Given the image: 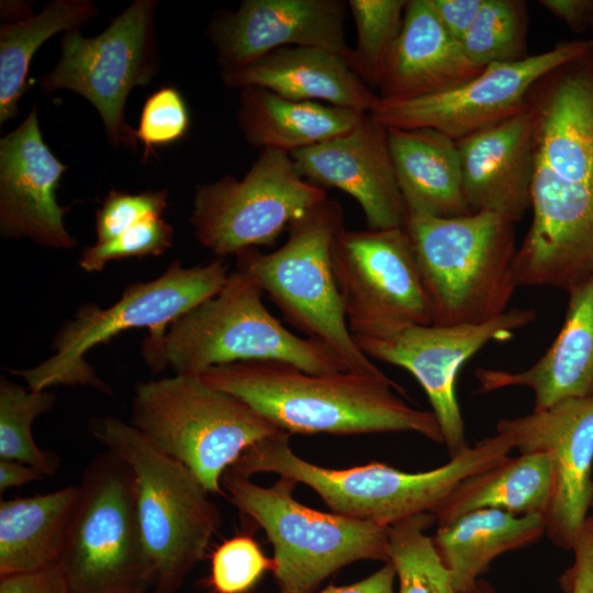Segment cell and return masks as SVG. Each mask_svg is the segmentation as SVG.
<instances>
[{
  "instance_id": "obj_1",
  "label": "cell",
  "mask_w": 593,
  "mask_h": 593,
  "mask_svg": "<svg viewBox=\"0 0 593 593\" xmlns=\"http://www.w3.org/2000/svg\"><path fill=\"white\" fill-rule=\"evenodd\" d=\"M532 222L514 261L516 287L566 290L593 278V43L538 79Z\"/></svg>"
},
{
  "instance_id": "obj_2",
  "label": "cell",
  "mask_w": 593,
  "mask_h": 593,
  "mask_svg": "<svg viewBox=\"0 0 593 593\" xmlns=\"http://www.w3.org/2000/svg\"><path fill=\"white\" fill-rule=\"evenodd\" d=\"M200 378L290 435L404 432L444 444L433 412L403 400L404 390L385 373L315 374L284 362L246 361L210 368Z\"/></svg>"
},
{
  "instance_id": "obj_3",
  "label": "cell",
  "mask_w": 593,
  "mask_h": 593,
  "mask_svg": "<svg viewBox=\"0 0 593 593\" xmlns=\"http://www.w3.org/2000/svg\"><path fill=\"white\" fill-rule=\"evenodd\" d=\"M290 436L280 430L255 443L227 470L249 478L275 473L291 479L315 491L332 513L388 527L414 515L435 514L463 480L501 463L513 449L496 434L427 471L406 472L382 462L329 469L294 454Z\"/></svg>"
},
{
  "instance_id": "obj_4",
  "label": "cell",
  "mask_w": 593,
  "mask_h": 593,
  "mask_svg": "<svg viewBox=\"0 0 593 593\" xmlns=\"http://www.w3.org/2000/svg\"><path fill=\"white\" fill-rule=\"evenodd\" d=\"M262 295L246 273H230L215 295L174 321L160 338H146L145 361L155 372L169 366L176 374L191 377L246 361L284 362L315 374L348 371L327 346L287 329Z\"/></svg>"
},
{
  "instance_id": "obj_5",
  "label": "cell",
  "mask_w": 593,
  "mask_h": 593,
  "mask_svg": "<svg viewBox=\"0 0 593 593\" xmlns=\"http://www.w3.org/2000/svg\"><path fill=\"white\" fill-rule=\"evenodd\" d=\"M515 223L496 213L439 217L406 212L432 324H479L497 317L517 289Z\"/></svg>"
},
{
  "instance_id": "obj_6",
  "label": "cell",
  "mask_w": 593,
  "mask_h": 593,
  "mask_svg": "<svg viewBox=\"0 0 593 593\" xmlns=\"http://www.w3.org/2000/svg\"><path fill=\"white\" fill-rule=\"evenodd\" d=\"M89 432L133 471L154 591L176 593L221 526V514L199 479L130 423L92 418Z\"/></svg>"
},
{
  "instance_id": "obj_7",
  "label": "cell",
  "mask_w": 593,
  "mask_h": 593,
  "mask_svg": "<svg viewBox=\"0 0 593 593\" xmlns=\"http://www.w3.org/2000/svg\"><path fill=\"white\" fill-rule=\"evenodd\" d=\"M344 227L342 205L327 198L290 223L277 250L237 254V270L258 284L291 326L327 346L348 371L381 374L349 331L334 277L331 250Z\"/></svg>"
},
{
  "instance_id": "obj_8",
  "label": "cell",
  "mask_w": 593,
  "mask_h": 593,
  "mask_svg": "<svg viewBox=\"0 0 593 593\" xmlns=\"http://www.w3.org/2000/svg\"><path fill=\"white\" fill-rule=\"evenodd\" d=\"M222 489L273 547L279 593H313L329 575L362 560L390 562L389 527L311 508L293 496L296 485L279 477L262 486L226 470Z\"/></svg>"
},
{
  "instance_id": "obj_9",
  "label": "cell",
  "mask_w": 593,
  "mask_h": 593,
  "mask_svg": "<svg viewBox=\"0 0 593 593\" xmlns=\"http://www.w3.org/2000/svg\"><path fill=\"white\" fill-rule=\"evenodd\" d=\"M130 424L210 494L223 493V474L249 446L280 432L240 399L179 374L137 383Z\"/></svg>"
},
{
  "instance_id": "obj_10",
  "label": "cell",
  "mask_w": 593,
  "mask_h": 593,
  "mask_svg": "<svg viewBox=\"0 0 593 593\" xmlns=\"http://www.w3.org/2000/svg\"><path fill=\"white\" fill-rule=\"evenodd\" d=\"M227 268L223 258L193 267L176 260L159 277L127 286L109 307L83 304L57 332L51 357L11 372L35 391L81 385L112 394L111 387L86 360L88 351L133 328L146 327L147 338H160L174 321L221 290L230 275Z\"/></svg>"
},
{
  "instance_id": "obj_11",
  "label": "cell",
  "mask_w": 593,
  "mask_h": 593,
  "mask_svg": "<svg viewBox=\"0 0 593 593\" xmlns=\"http://www.w3.org/2000/svg\"><path fill=\"white\" fill-rule=\"evenodd\" d=\"M60 558L70 593H145L154 585L130 466L107 450L83 470Z\"/></svg>"
},
{
  "instance_id": "obj_12",
  "label": "cell",
  "mask_w": 593,
  "mask_h": 593,
  "mask_svg": "<svg viewBox=\"0 0 593 593\" xmlns=\"http://www.w3.org/2000/svg\"><path fill=\"white\" fill-rule=\"evenodd\" d=\"M157 3L133 1L93 37L80 31L65 33L57 64L38 82L46 93L66 89L89 101L112 146L135 149L138 144L125 120V105L131 91L148 86L159 71Z\"/></svg>"
},
{
  "instance_id": "obj_13",
  "label": "cell",
  "mask_w": 593,
  "mask_h": 593,
  "mask_svg": "<svg viewBox=\"0 0 593 593\" xmlns=\"http://www.w3.org/2000/svg\"><path fill=\"white\" fill-rule=\"evenodd\" d=\"M327 199L296 171L290 154L262 149L242 179L224 176L197 186L190 224L219 258L272 246L290 223Z\"/></svg>"
},
{
  "instance_id": "obj_14",
  "label": "cell",
  "mask_w": 593,
  "mask_h": 593,
  "mask_svg": "<svg viewBox=\"0 0 593 593\" xmlns=\"http://www.w3.org/2000/svg\"><path fill=\"white\" fill-rule=\"evenodd\" d=\"M334 277L355 340L390 339L432 314L410 238L403 227L336 235Z\"/></svg>"
},
{
  "instance_id": "obj_15",
  "label": "cell",
  "mask_w": 593,
  "mask_h": 593,
  "mask_svg": "<svg viewBox=\"0 0 593 593\" xmlns=\"http://www.w3.org/2000/svg\"><path fill=\"white\" fill-rule=\"evenodd\" d=\"M592 43L566 41L519 61L491 64L472 80L438 94L406 101L379 98L369 113L387 128H432L457 142L521 113L538 79Z\"/></svg>"
},
{
  "instance_id": "obj_16",
  "label": "cell",
  "mask_w": 593,
  "mask_h": 593,
  "mask_svg": "<svg viewBox=\"0 0 593 593\" xmlns=\"http://www.w3.org/2000/svg\"><path fill=\"white\" fill-rule=\"evenodd\" d=\"M535 317L532 309H512L484 323L417 325L390 339L356 343L368 357L404 368L419 382L451 458L470 447L456 392L460 368L486 344L511 339Z\"/></svg>"
},
{
  "instance_id": "obj_17",
  "label": "cell",
  "mask_w": 593,
  "mask_h": 593,
  "mask_svg": "<svg viewBox=\"0 0 593 593\" xmlns=\"http://www.w3.org/2000/svg\"><path fill=\"white\" fill-rule=\"evenodd\" d=\"M496 433L519 454L548 455L553 493L544 517L545 535L553 545L571 549L592 503L593 399H564L542 411L500 418Z\"/></svg>"
},
{
  "instance_id": "obj_18",
  "label": "cell",
  "mask_w": 593,
  "mask_h": 593,
  "mask_svg": "<svg viewBox=\"0 0 593 593\" xmlns=\"http://www.w3.org/2000/svg\"><path fill=\"white\" fill-rule=\"evenodd\" d=\"M343 0H244L235 11L222 9L210 20L206 35L221 71L242 68L287 46L315 47L343 56Z\"/></svg>"
},
{
  "instance_id": "obj_19",
  "label": "cell",
  "mask_w": 593,
  "mask_h": 593,
  "mask_svg": "<svg viewBox=\"0 0 593 593\" xmlns=\"http://www.w3.org/2000/svg\"><path fill=\"white\" fill-rule=\"evenodd\" d=\"M67 166L48 148L34 104L24 121L0 138V234L29 238L54 249H70L76 239L56 191Z\"/></svg>"
},
{
  "instance_id": "obj_20",
  "label": "cell",
  "mask_w": 593,
  "mask_h": 593,
  "mask_svg": "<svg viewBox=\"0 0 593 593\" xmlns=\"http://www.w3.org/2000/svg\"><path fill=\"white\" fill-rule=\"evenodd\" d=\"M290 156L305 180L353 197L370 230L403 227L406 208L391 158L388 128L369 112L351 131Z\"/></svg>"
},
{
  "instance_id": "obj_21",
  "label": "cell",
  "mask_w": 593,
  "mask_h": 593,
  "mask_svg": "<svg viewBox=\"0 0 593 593\" xmlns=\"http://www.w3.org/2000/svg\"><path fill=\"white\" fill-rule=\"evenodd\" d=\"M456 143L471 213L492 212L519 222L532 205L535 169L534 122L527 105Z\"/></svg>"
},
{
  "instance_id": "obj_22",
  "label": "cell",
  "mask_w": 593,
  "mask_h": 593,
  "mask_svg": "<svg viewBox=\"0 0 593 593\" xmlns=\"http://www.w3.org/2000/svg\"><path fill=\"white\" fill-rule=\"evenodd\" d=\"M483 70L445 29L429 0H407L376 89L381 100H413L455 89Z\"/></svg>"
},
{
  "instance_id": "obj_23",
  "label": "cell",
  "mask_w": 593,
  "mask_h": 593,
  "mask_svg": "<svg viewBox=\"0 0 593 593\" xmlns=\"http://www.w3.org/2000/svg\"><path fill=\"white\" fill-rule=\"evenodd\" d=\"M568 294L563 325L545 354L521 371L477 369L478 392L528 388L534 412L564 399H593V278Z\"/></svg>"
},
{
  "instance_id": "obj_24",
  "label": "cell",
  "mask_w": 593,
  "mask_h": 593,
  "mask_svg": "<svg viewBox=\"0 0 593 593\" xmlns=\"http://www.w3.org/2000/svg\"><path fill=\"white\" fill-rule=\"evenodd\" d=\"M231 88L257 87L296 101L326 102L370 112L379 97L333 52L287 46L235 70L221 71Z\"/></svg>"
},
{
  "instance_id": "obj_25",
  "label": "cell",
  "mask_w": 593,
  "mask_h": 593,
  "mask_svg": "<svg viewBox=\"0 0 593 593\" xmlns=\"http://www.w3.org/2000/svg\"><path fill=\"white\" fill-rule=\"evenodd\" d=\"M388 141L406 212L439 217L471 213L456 141L432 128H388Z\"/></svg>"
},
{
  "instance_id": "obj_26",
  "label": "cell",
  "mask_w": 593,
  "mask_h": 593,
  "mask_svg": "<svg viewBox=\"0 0 593 593\" xmlns=\"http://www.w3.org/2000/svg\"><path fill=\"white\" fill-rule=\"evenodd\" d=\"M363 112L312 101H296L269 90L240 89L238 126L254 147L288 154L340 136L360 122Z\"/></svg>"
},
{
  "instance_id": "obj_27",
  "label": "cell",
  "mask_w": 593,
  "mask_h": 593,
  "mask_svg": "<svg viewBox=\"0 0 593 593\" xmlns=\"http://www.w3.org/2000/svg\"><path fill=\"white\" fill-rule=\"evenodd\" d=\"M545 532L542 515L483 508L439 525L432 538L458 593L480 580L495 558L537 541Z\"/></svg>"
},
{
  "instance_id": "obj_28",
  "label": "cell",
  "mask_w": 593,
  "mask_h": 593,
  "mask_svg": "<svg viewBox=\"0 0 593 593\" xmlns=\"http://www.w3.org/2000/svg\"><path fill=\"white\" fill-rule=\"evenodd\" d=\"M79 496L78 485L0 502V577L58 562Z\"/></svg>"
},
{
  "instance_id": "obj_29",
  "label": "cell",
  "mask_w": 593,
  "mask_h": 593,
  "mask_svg": "<svg viewBox=\"0 0 593 593\" xmlns=\"http://www.w3.org/2000/svg\"><path fill=\"white\" fill-rule=\"evenodd\" d=\"M552 493L553 473L548 455L519 454L463 480L434 515L438 526L483 508L545 517Z\"/></svg>"
},
{
  "instance_id": "obj_30",
  "label": "cell",
  "mask_w": 593,
  "mask_h": 593,
  "mask_svg": "<svg viewBox=\"0 0 593 593\" xmlns=\"http://www.w3.org/2000/svg\"><path fill=\"white\" fill-rule=\"evenodd\" d=\"M98 15L91 0H53L40 13L0 26V125L18 115L37 49L60 32L81 31Z\"/></svg>"
},
{
  "instance_id": "obj_31",
  "label": "cell",
  "mask_w": 593,
  "mask_h": 593,
  "mask_svg": "<svg viewBox=\"0 0 593 593\" xmlns=\"http://www.w3.org/2000/svg\"><path fill=\"white\" fill-rule=\"evenodd\" d=\"M432 513L414 515L389 527V555L399 581L396 593H457L451 573L426 532Z\"/></svg>"
},
{
  "instance_id": "obj_32",
  "label": "cell",
  "mask_w": 593,
  "mask_h": 593,
  "mask_svg": "<svg viewBox=\"0 0 593 593\" xmlns=\"http://www.w3.org/2000/svg\"><path fill=\"white\" fill-rule=\"evenodd\" d=\"M56 402L54 393L25 389L11 380L0 379V460L29 465L43 475L56 474L60 460L41 449L32 435L34 419L49 412Z\"/></svg>"
},
{
  "instance_id": "obj_33",
  "label": "cell",
  "mask_w": 593,
  "mask_h": 593,
  "mask_svg": "<svg viewBox=\"0 0 593 593\" xmlns=\"http://www.w3.org/2000/svg\"><path fill=\"white\" fill-rule=\"evenodd\" d=\"M528 13L522 0H484L478 16L461 41L469 59L485 68L491 64L527 58Z\"/></svg>"
},
{
  "instance_id": "obj_34",
  "label": "cell",
  "mask_w": 593,
  "mask_h": 593,
  "mask_svg": "<svg viewBox=\"0 0 593 593\" xmlns=\"http://www.w3.org/2000/svg\"><path fill=\"white\" fill-rule=\"evenodd\" d=\"M357 43L342 56L371 89L377 88L387 58L396 42L407 0H349Z\"/></svg>"
},
{
  "instance_id": "obj_35",
  "label": "cell",
  "mask_w": 593,
  "mask_h": 593,
  "mask_svg": "<svg viewBox=\"0 0 593 593\" xmlns=\"http://www.w3.org/2000/svg\"><path fill=\"white\" fill-rule=\"evenodd\" d=\"M174 242V227L163 216L145 219L131 226L116 237L86 247L79 266L87 272H99L114 260L159 256L169 249Z\"/></svg>"
},
{
  "instance_id": "obj_36",
  "label": "cell",
  "mask_w": 593,
  "mask_h": 593,
  "mask_svg": "<svg viewBox=\"0 0 593 593\" xmlns=\"http://www.w3.org/2000/svg\"><path fill=\"white\" fill-rule=\"evenodd\" d=\"M273 570V560L265 556L248 535L224 540L211 558V584L216 593H245L262 574Z\"/></svg>"
},
{
  "instance_id": "obj_37",
  "label": "cell",
  "mask_w": 593,
  "mask_h": 593,
  "mask_svg": "<svg viewBox=\"0 0 593 593\" xmlns=\"http://www.w3.org/2000/svg\"><path fill=\"white\" fill-rule=\"evenodd\" d=\"M189 127L190 113L182 94L172 86L154 91L143 105L135 130L137 142L144 146L142 161L148 159L155 147L181 139Z\"/></svg>"
},
{
  "instance_id": "obj_38",
  "label": "cell",
  "mask_w": 593,
  "mask_h": 593,
  "mask_svg": "<svg viewBox=\"0 0 593 593\" xmlns=\"http://www.w3.org/2000/svg\"><path fill=\"white\" fill-rule=\"evenodd\" d=\"M168 205V190L138 193L110 190L96 213L97 242L110 240L136 223L161 216Z\"/></svg>"
},
{
  "instance_id": "obj_39",
  "label": "cell",
  "mask_w": 593,
  "mask_h": 593,
  "mask_svg": "<svg viewBox=\"0 0 593 593\" xmlns=\"http://www.w3.org/2000/svg\"><path fill=\"white\" fill-rule=\"evenodd\" d=\"M571 549L574 561L560 577V586L567 593L573 590L593 593V514L584 519Z\"/></svg>"
},
{
  "instance_id": "obj_40",
  "label": "cell",
  "mask_w": 593,
  "mask_h": 593,
  "mask_svg": "<svg viewBox=\"0 0 593 593\" xmlns=\"http://www.w3.org/2000/svg\"><path fill=\"white\" fill-rule=\"evenodd\" d=\"M0 593H70L60 561L32 572L0 577Z\"/></svg>"
},
{
  "instance_id": "obj_41",
  "label": "cell",
  "mask_w": 593,
  "mask_h": 593,
  "mask_svg": "<svg viewBox=\"0 0 593 593\" xmlns=\"http://www.w3.org/2000/svg\"><path fill=\"white\" fill-rule=\"evenodd\" d=\"M449 34L461 43L473 25L484 0H429Z\"/></svg>"
},
{
  "instance_id": "obj_42",
  "label": "cell",
  "mask_w": 593,
  "mask_h": 593,
  "mask_svg": "<svg viewBox=\"0 0 593 593\" xmlns=\"http://www.w3.org/2000/svg\"><path fill=\"white\" fill-rule=\"evenodd\" d=\"M538 3L577 33L591 27L593 0H540Z\"/></svg>"
},
{
  "instance_id": "obj_43",
  "label": "cell",
  "mask_w": 593,
  "mask_h": 593,
  "mask_svg": "<svg viewBox=\"0 0 593 593\" xmlns=\"http://www.w3.org/2000/svg\"><path fill=\"white\" fill-rule=\"evenodd\" d=\"M396 579L393 566L388 562L369 577L349 585H329L318 593H396Z\"/></svg>"
},
{
  "instance_id": "obj_44",
  "label": "cell",
  "mask_w": 593,
  "mask_h": 593,
  "mask_svg": "<svg viewBox=\"0 0 593 593\" xmlns=\"http://www.w3.org/2000/svg\"><path fill=\"white\" fill-rule=\"evenodd\" d=\"M44 475L35 468L14 460H0V492L21 486L42 479Z\"/></svg>"
},
{
  "instance_id": "obj_45",
  "label": "cell",
  "mask_w": 593,
  "mask_h": 593,
  "mask_svg": "<svg viewBox=\"0 0 593 593\" xmlns=\"http://www.w3.org/2000/svg\"><path fill=\"white\" fill-rule=\"evenodd\" d=\"M0 9L1 16L7 20L5 22H16L25 20L34 14L32 5L30 4V2L25 1H1Z\"/></svg>"
},
{
  "instance_id": "obj_46",
  "label": "cell",
  "mask_w": 593,
  "mask_h": 593,
  "mask_svg": "<svg viewBox=\"0 0 593 593\" xmlns=\"http://www.w3.org/2000/svg\"><path fill=\"white\" fill-rule=\"evenodd\" d=\"M458 593H500L489 582L480 579L469 589Z\"/></svg>"
},
{
  "instance_id": "obj_47",
  "label": "cell",
  "mask_w": 593,
  "mask_h": 593,
  "mask_svg": "<svg viewBox=\"0 0 593 593\" xmlns=\"http://www.w3.org/2000/svg\"><path fill=\"white\" fill-rule=\"evenodd\" d=\"M569 593H591V592H588V591H583V590H573Z\"/></svg>"
},
{
  "instance_id": "obj_48",
  "label": "cell",
  "mask_w": 593,
  "mask_h": 593,
  "mask_svg": "<svg viewBox=\"0 0 593 593\" xmlns=\"http://www.w3.org/2000/svg\"><path fill=\"white\" fill-rule=\"evenodd\" d=\"M590 31L593 33V20H592V23H591Z\"/></svg>"
},
{
  "instance_id": "obj_49",
  "label": "cell",
  "mask_w": 593,
  "mask_h": 593,
  "mask_svg": "<svg viewBox=\"0 0 593 593\" xmlns=\"http://www.w3.org/2000/svg\"><path fill=\"white\" fill-rule=\"evenodd\" d=\"M591 507H593V488H592V503H591Z\"/></svg>"
},
{
  "instance_id": "obj_50",
  "label": "cell",
  "mask_w": 593,
  "mask_h": 593,
  "mask_svg": "<svg viewBox=\"0 0 593 593\" xmlns=\"http://www.w3.org/2000/svg\"><path fill=\"white\" fill-rule=\"evenodd\" d=\"M145 593H158V592H156V591H152V592H149V591H148V592H145Z\"/></svg>"
}]
</instances>
